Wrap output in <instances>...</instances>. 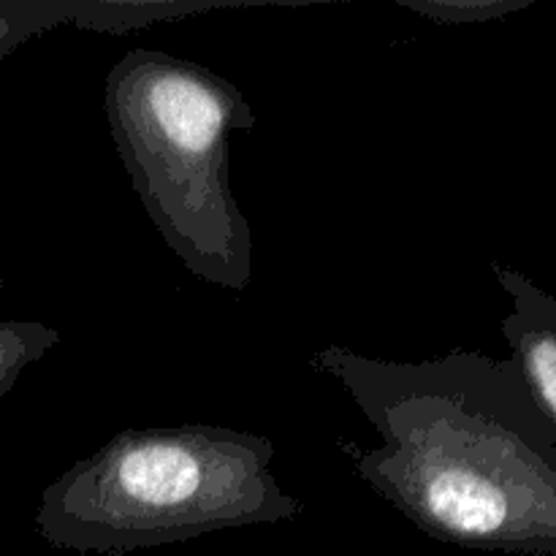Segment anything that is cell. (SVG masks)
Here are the masks:
<instances>
[{"mask_svg":"<svg viewBox=\"0 0 556 556\" xmlns=\"http://www.w3.org/2000/svg\"><path fill=\"white\" fill-rule=\"evenodd\" d=\"M309 367L351 394L378 448L342 443L362 481L434 541L556 556V432L514 358L383 362L326 345Z\"/></svg>","mask_w":556,"mask_h":556,"instance_id":"6da1fadb","label":"cell"},{"mask_svg":"<svg viewBox=\"0 0 556 556\" xmlns=\"http://www.w3.org/2000/svg\"><path fill=\"white\" fill-rule=\"evenodd\" d=\"M271 462L264 434L210 424L123 429L43 492L36 530L54 548L123 556L282 525L304 505L282 492Z\"/></svg>","mask_w":556,"mask_h":556,"instance_id":"7a4b0ae2","label":"cell"},{"mask_svg":"<svg viewBox=\"0 0 556 556\" xmlns=\"http://www.w3.org/2000/svg\"><path fill=\"white\" fill-rule=\"evenodd\" d=\"M103 112L163 242L199 280L244 291L253 231L233 193L228 139L258 119L242 90L193 60L130 49L103 79Z\"/></svg>","mask_w":556,"mask_h":556,"instance_id":"3957f363","label":"cell"},{"mask_svg":"<svg viewBox=\"0 0 556 556\" xmlns=\"http://www.w3.org/2000/svg\"><path fill=\"white\" fill-rule=\"evenodd\" d=\"M500 288L508 293L510 313L500 329L510 345L532 396L556 432V296L503 264H492Z\"/></svg>","mask_w":556,"mask_h":556,"instance_id":"277c9868","label":"cell"},{"mask_svg":"<svg viewBox=\"0 0 556 556\" xmlns=\"http://www.w3.org/2000/svg\"><path fill=\"white\" fill-rule=\"evenodd\" d=\"M60 342V331L43 324H0V394L16 375Z\"/></svg>","mask_w":556,"mask_h":556,"instance_id":"5b68a950","label":"cell"},{"mask_svg":"<svg viewBox=\"0 0 556 556\" xmlns=\"http://www.w3.org/2000/svg\"><path fill=\"white\" fill-rule=\"evenodd\" d=\"M400 5L438 25H476L503 20L532 5V0H400Z\"/></svg>","mask_w":556,"mask_h":556,"instance_id":"8992f818","label":"cell"}]
</instances>
